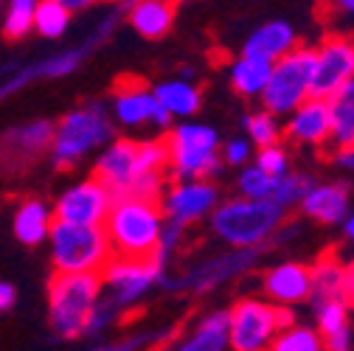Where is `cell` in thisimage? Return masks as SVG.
Wrapping results in <instances>:
<instances>
[{"instance_id": "32", "label": "cell", "mask_w": 354, "mask_h": 351, "mask_svg": "<svg viewBox=\"0 0 354 351\" xmlns=\"http://www.w3.org/2000/svg\"><path fill=\"white\" fill-rule=\"evenodd\" d=\"M313 183H315L313 174H306V171H287V174H281L279 183H276L273 200L279 205H284L287 211L290 208H298V202L304 200V194L309 189H313Z\"/></svg>"}, {"instance_id": "1", "label": "cell", "mask_w": 354, "mask_h": 351, "mask_svg": "<svg viewBox=\"0 0 354 351\" xmlns=\"http://www.w3.org/2000/svg\"><path fill=\"white\" fill-rule=\"evenodd\" d=\"M163 205L155 197L141 194H118L107 211L104 231L113 247V256H158L163 234Z\"/></svg>"}, {"instance_id": "42", "label": "cell", "mask_w": 354, "mask_h": 351, "mask_svg": "<svg viewBox=\"0 0 354 351\" xmlns=\"http://www.w3.org/2000/svg\"><path fill=\"white\" fill-rule=\"evenodd\" d=\"M340 228H343V236L354 245V205H351V211H348V216L343 219V225H340Z\"/></svg>"}, {"instance_id": "26", "label": "cell", "mask_w": 354, "mask_h": 351, "mask_svg": "<svg viewBox=\"0 0 354 351\" xmlns=\"http://www.w3.org/2000/svg\"><path fill=\"white\" fill-rule=\"evenodd\" d=\"M51 222L54 219H51V211L46 205H42L39 200H26L15 214V236L23 245L34 247L39 242H46V236L51 231Z\"/></svg>"}, {"instance_id": "33", "label": "cell", "mask_w": 354, "mask_h": 351, "mask_svg": "<svg viewBox=\"0 0 354 351\" xmlns=\"http://www.w3.org/2000/svg\"><path fill=\"white\" fill-rule=\"evenodd\" d=\"M34 12H37V0H9L6 17H3V34L9 39H23L34 28Z\"/></svg>"}, {"instance_id": "37", "label": "cell", "mask_w": 354, "mask_h": 351, "mask_svg": "<svg viewBox=\"0 0 354 351\" xmlns=\"http://www.w3.org/2000/svg\"><path fill=\"white\" fill-rule=\"evenodd\" d=\"M223 158L231 163V166H242L248 163V158H253V149H250V141L245 138H231L223 149Z\"/></svg>"}, {"instance_id": "25", "label": "cell", "mask_w": 354, "mask_h": 351, "mask_svg": "<svg viewBox=\"0 0 354 351\" xmlns=\"http://www.w3.org/2000/svg\"><path fill=\"white\" fill-rule=\"evenodd\" d=\"M270 70H273L270 59L242 54L231 65V87L245 99H259L261 91H264V84H268V79H270Z\"/></svg>"}, {"instance_id": "40", "label": "cell", "mask_w": 354, "mask_h": 351, "mask_svg": "<svg viewBox=\"0 0 354 351\" xmlns=\"http://www.w3.org/2000/svg\"><path fill=\"white\" fill-rule=\"evenodd\" d=\"M326 6L332 9V15L354 20V0H326Z\"/></svg>"}, {"instance_id": "17", "label": "cell", "mask_w": 354, "mask_h": 351, "mask_svg": "<svg viewBox=\"0 0 354 351\" xmlns=\"http://www.w3.org/2000/svg\"><path fill=\"white\" fill-rule=\"evenodd\" d=\"M96 178L118 197V194H129L132 186L141 178V166H138V141H113L102 158L96 160Z\"/></svg>"}, {"instance_id": "28", "label": "cell", "mask_w": 354, "mask_h": 351, "mask_svg": "<svg viewBox=\"0 0 354 351\" xmlns=\"http://www.w3.org/2000/svg\"><path fill=\"white\" fill-rule=\"evenodd\" d=\"M155 99L171 113V115H194L200 110V93H197V87L189 84V82H180V79H174V82H163L155 87Z\"/></svg>"}, {"instance_id": "45", "label": "cell", "mask_w": 354, "mask_h": 351, "mask_svg": "<svg viewBox=\"0 0 354 351\" xmlns=\"http://www.w3.org/2000/svg\"><path fill=\"white\" fill-rule=\"evenodd\" d=\"M0 3H3V0H0Z\"/></svg>"}, {"instance_id": "29", "label": "cell", "mask_w": 354, "mask_h": 351, "mask_svg": "<svg viewBox=\"0 0 354 351\" xmlns=\"http://www.w3.org/2000/svg\"><path fill=\"white\" fill-rule=\"evenodd\" d=\"M71 23V9L62 3V0H37V12H34V28L48 37L57 39L68 31Z\"/></svg>"}, {"instance_id": "14", "label": "cell", "mask_w": 354, "mask_h": 351, "mask_svg": "<svg viewBox=\"0 0 354 351\" xmlns=\"http://www.w3.org/2000/svg\"><path fill=\"white\" fill-rule=\"evenodd\" d=\"M219 202V191L214 183L208 180H186V183H177L169 189V194L163 197V214L169 222L177 225H189L197 222V219L208 216Z\"/></svg>"}, {"instance_id": "27", "label": "cell", "mask_w": 354, "mask_h": 351, "mask_svg": "<svg viewBox=\"0 0 354 351\" xmlns=\"http://www.w3.org/2000/svg\"><path fill=\"white\" fill-rule=\"evenodd\" d=\"M332 298H343V261H337L335 253H324L313 265V292H309V301L321 303Z\"/></svg>"}, {"instance_id": "5", "label": "cell", "mask_w": 354, "mask_h": 351, "mask_svg": "<svg viewBox=\"0 0 354 351\" xmlns=\"http://www.w3.org/2000/svg\"><path fill=\"white\" fill-rule=\"evenodd\" d=\"M113 138V121L104 104L93 102L84 104L73 113H68L59 126L54 129V141H51V160L54 166L65 169L79 163L87 152H93L104 141Z\"/></svg>"}, {"instance_id": "22", "label": "cell", "mask_w": 354, "mask_h": 351, "mask_svg": "<svg viewBox=\"0 0 354 351\" xmlns=\"http://www.w3.org/2000/svg\"><path fill=\"white\" fill-rule=\"evenodd\" d=\"M315 315H318V332L324 337V348L329 351L351 348V323H348L351 310L346 306L343 298L315 303Z\"/></svg>"}, {"instance_id": "8", "label": "cell", "mask_w": 354, "mask_h": 351, "mask_svg": "<svg viewBox=\"0 0 354 351\" xmlns=\"http://www.w3.org/2000/svg\"><path fill=\"white\" fill-rule=\"evenodd\" d=\"M231 348L236 351H264L270 348L276 334L295 321L287 306L261 298H242L231 310Z\"/></svg>"}, {"instance_id": "41", "label": "cell", "mask_w": 354, "mask_h": 351, "mask_svg": "<svg viewBox=\"0 0 354 351\" xmlns=\"http://www.w3.org/2000/svg\"><path fill=\"white\" fill-rule=\"evenodd\" d=\"M12 303H15V287L0 281V312H6Z\"/></svg>"}, {"instance_id": "2", "label": "cell", "mask_w": 354, "mask_h": 351, "mask_svg": "<svg viewBox=\"0 0 354 351\" xmlns=\"http://www.w3.org/2000/svg\"><path fill=\"white\" fill-rule=\"evenodd\" d=\"M284 216L287 208L273 197H236L211 211V231L231 247H261L281 231Z\"/></svg>"}, {"instance_id": "44", "label": "cell", "mask_w": 354, "mask_h": 351, "mask_svg": "<svg viewBox=\"0 0 354 351\" xmlns=\"http://www.w3.org/2000/svg\"><path fill=\"white\" fill-rule=\"evenodd\" d=\"M169 3H183V0H169Z\"/></svg>"}, {"instance_id": "18", "label": "cell", "mask_w": 354, "mask_h": 351, "mask_svg": "<svg viewBox=\"0 0 354 351\" xmlns=\"http://www.w3.org/2000/svg\"><path fill=\"white\" fill-rule=\"evenodd\" d=\"M351 189L340 180H329V183H313L304 194V200L298 202L301 214L313 222L324 225V228H332V225H343V219L348 216L351 211Z\"/></svg>"}, {"instance_id": "36", "label": "cell", "mask_w": 354, "mask_h": 351, "mask_svg": "<svg viewBox=\"0 0 354 351\" xmlns=\"http://www.w3.org/2000/svg\"><path fill=\"white\" fill-rule=\"evenodd\" d=\"M256 166H261L264 171H270L273 178H281V174L290 171V152H287L281 144L259 146V152H256Z\"/></svg>"}, {"instance_id": "13", "label": "cell", "mask_w": 354, "mask_h": 351, "mask_svg": "<svg viewBox=\"0 0 354 351\" xmlns=\"http://www.w3.org/2000/svg\"><path fill=\"white\" fill-rule=\"evenodd\" d=\"M113 200H115V194L99 178H91V180L76 183L73 189H68L57 200L54 214H57V219H68V222L104 225Z\"/></svg>"}, {"instance_id": "21", "label": "cell", "mask_w": 354, "mask_h": 351, "mask_svg": "<svg viewBox=\"0 0 354 351\" xmlns=\"http://www.w3.org/2000/svg\"><path fill=\"white\" fill-rule=\"evenodd\" d=\"M329 107V124H332V135H329V149H343L354 144V79L340 84L337 91L326 96Z\"/></svg>"}, {"instance_id": "19", "label": "cell", "mask_w": 354, "mask_h": 351, "mask_svg": "<svg viewBox=\"0 0 354 351\" xmlns=\"http://www.w3.org/2000/svg\"><path fill=\"white\" fill-rule=\"evenodd\" d=\"M261 290L281 306L304 303L313 292V267L301 265V261H281L261 276Z\"/></svg>"}, {"instance_id": "34", "label": "cell", "mask_w": 354, "mask_h": 351, "mask_svg": "<svg viewBox=\"0 0 354 351\" xmlns=\"http://www.w3.org/2000/svg\"><path fill=\"white\" fill-rule=\"evenodd\" d=\"M279 178H273L270 171H264L261 166H248L239 174V194L242 197H253V200H264V197H273Z\"/></svg>"}, {"instance_id": "24", "label": "cell", "mask_w": 354, "mask_h": 351, "mask_svg": "<svg viewBox=\"0 0 354 351\" xmlns=\"http://www.w3.org/2000/svg\"><path fill=\"white\" fill-rule=\"evenodd\" d=\"M129 26L147 39H158L171 28L174 9L169 0H138L136 6L127 12Z\"/></svg>"}, {"instance_id": "31", "label": "cell", "mask_w": 354, "mask_h": 351, "mask_svg": "<svg viewBox=\"0 0 354 351\" xmlns=\"http://www.w3.org/2000/svg\"><path fill=\"white\" fill-rule=\"evenodd\" d=\"M245 129H248V135L256 146H268V144H279L281 135H284V126L279 121V115H273L270 110H259L253 115L245 118Z\"/></svg>"}, {"instance_id": "10", "label": "cell", "mask_w": 354, "mask_h": 351, "mask_svg": "<svg viewBox=\"0 0 354 351\" xmlns=\"http://www.w3.org/2000/svg\"><path fill=\"white\" fill-rule=\"evenodd\" d=\"M261 256V247H234L228 253H219L211 256L208 261H203L200 267H194L186 278H177V281H163L166 287H177V290H192V292H208L216 290L228 281H234L236 276L248 273Z\"/></svg>"}, {"instance_id": "30", "label": "cell", "mask_w": 354, "mask_h": 351, "mask_svg": "<svg viewBox=\"0 0 354 351\" xmlns=\"http://www.w3.org/2000/svg\"><path fill=\"white\" fill-rule=\"evenodd\" d=\"M270 348H273V351H321V348H324V337H321L318 329H313V326H298V323L292 321L290 326H284V329L276 334V340H273Z\"/></svg>"}, {"instance_id": "7", "label": "cell", "mask_w": 354, "mask_h": 351, "mask_svg": "<svg viewBox=\"0 0 354 351\" xmlns=\"http://www.w3.org/2000/svg\"><path fill=\"white\" fill-rule=\"evenodd\" d=\"M169 169L177 180H208L219 171V135L208 124H180L166 135Z\"/></svg>"}, {"instance_id": "4", "label": "cell", "mask_w": 354, "mask_h": 351, "mask_svg": "<svg viewBox=\"0 0 354 351\" xmlns=\"http://www.w3.org/2000/svg\"><path fill=\"white\" fill-rule=\"evenodd\" d=\"M48 239L54 267L62 273H102L113 258L104 225H82L68 222V219H54Z\"/></svg>"}, {"instance_id": "43", "label": "cell", "mask_w": 354, "mask_h": 351, "mask_svg": "<svg viewBox=\"0 0 354 351\" xmlns=\"http://www.w3.org/2000/svg\"><path fill=\"white\" fill-rule=\"evenodd\" d=\"M62 3H65L71 12H79V9H91V6L102 3V0H62Z\"/></svg>"}, {"instance_id": "12", "label": "cell", "mask_w": 354, "mask_h": 351, "mask_svg": "<svg viewBox=\"0 0 354 351\" xmlns=\"http://www.w3.org/2000/svg\"><path fill=\"white\" fill-rule=\"evenodd\" d=\"M354 79V39L351 37H326L315 48V73L313 96L326 99L340 84Z\"/></svg>"}, {"instance_id": "20", "label": "cell", "mask_w": 354, "mask_h": 351, "mask_svg": "<svg viewBox=\"0 0 354 351\" xmlns=\"http://www.w3.org/2000/svg\"><path fill=\"white\" fill-rule=\"evenodd\" d=\"M295 46H298L295 28H292L287 20H273V23L259 26V28L248 37L242 54H253V57H261V59L276 62V59H281L284 54H290Z\"/></svg>"}, {"instance_id": "15", "label": "cell", "mask_w": 354, "mask_h": 351, "mask_svg": "<svg viewBox=\"0 0 354 351\" xmlns=\"http://www.w3.org/2000/svg\"><path fill=\"white\" fill-rule=\"evenodd\" d=\"M284 138H290L298 146L309 149H329V135H332V124H329V107L326 99L321 96H309L301 102L290 115H284Z\"/></svg>"}, {"instance_id": "23", "label": "cell", "mask_w": 354, "mask_h": 351, "mask_svg": "<svg viewBox=\"0 0 354 351\" xmlns=\"http://www.w3.org/2000/svg\"><path fill=\"white\" fill-rule=\"evenodd\" d=\"M183 351H223L231 348V318L228 312H208L197 326L180 340Z\"/></svg>"}, {"instance_id": "6", "label": "cell", "mask_w": 354, "mask_h": 351, "mask_svg": "<svg viewBox=\"0 0 354 351\" xmlns=\"http://www.w3.org/2000/svg\"><path fill=\"white\" fill-rule=\"evenodd\" d=\"M313 73H315V48L295 46L290 54L273 62L270 79L261 91V107L273 115H290L301 102L313 96Z\"/></svg>"}, {"instance_id": "11", "label": "cell", "mask_w": 354, "mask_h": 351, "mask_svg": "<svg viewBox=\"0 0 354 351\" xmlns=\"http://www.w3.org/2000/svg\"><path fill=\"white\" fill-rule=\"evenodd\" d=\"M54 129L57 126L51 121H28L3 133L0 135V171L17 174L39 160L46 149H51Z\"/></svg>"}, {"instance_id": "3", "label": "cell", "mask_w": 354, "mask_h": 351, "mask_svg": "<svg viewBox=\"0 0 354 351\" xmlns=\"http://www.w3.org/2000/svg\"><path fill=\"white\" fill-rule=\"evenodd\" d=\"M102 298L99 273H62L57 270L48 281V315L59 337L76 340L87 334V323Z\"/></svg>"}, {"instance_id": "16", "label": "cell", "mask_w": 354, "mask_h": 351, "mask_svg": "<svg viewBox=\"0 0 354 351\" xmlns=\"http://www.w3.org/2000/svg\"><path fill=\"white\" fill-rule=\"evenodd\" d=\"M113 113L124 126H141V124H155L160 129H166L171 124V113L155 99V93H149L147 87L136 79L129 84H118L115 87V102H113Z\"/></svg>"}, {"instance_id": "38", "label": "cell", "mask_w": 354, "mask_h": 351, "mask_svg": "<svg viewBox=\"0 0 354 351\" xmlns=\"http://www.w3.org/2000/svg\"><path fill=\"white\" fill-rule=\"evenodd\" d=\"M329 158L337 169H343L346 174L354 178V144L351 146H343V149H329Z\"/></svg>"}, {"instance_id": "39", "label": "cell", "mask_w": 354, "mask_h": 351, "mask_svg": "<svg viewBox=\"0 0 354 351\" xmlns=\"http://www.w3.org/2000/svg\"><path fill=\"white\" fill-rule=\"evenodd\" d=\"M343 301L354 312V258L343 265Z\"/></svg>"}, {"instance_id": "9", "label": "cell", "mask_w": 354, "mask_h": 351, "mask_svg": "<svg viewBox=\"0 0 354 351\" xmlns=\"http://www.w3.org/2000/svg\"><path fill=\"white\" fill-rule=\"evenodd\" d=\"M104 284L110 287V303L115 310L132 306L138 298L147 295V290L160 281L163 276V261L158 256L149 258H136V256H113L107 267L102 270Z\"/></svg>"}, {"instance_id": "35", "label": "cell", "mask_w": 354, "mask_h": 351, "mask_svg": "<svg viewBox=\"0 0 354 351\" xmlns=\"http://www.w3.org/2000/svg\"><path fill=\"white\" fill-rule=\"evenodd\" d=\"M93 51V46L91 42H82L79 48H73V51H65V54H57V57H51V59H42L39 62V68H42V76L46 79H59V76H68V73H73L79 65H82V59Z\"/></svg>"}]
</instances>
